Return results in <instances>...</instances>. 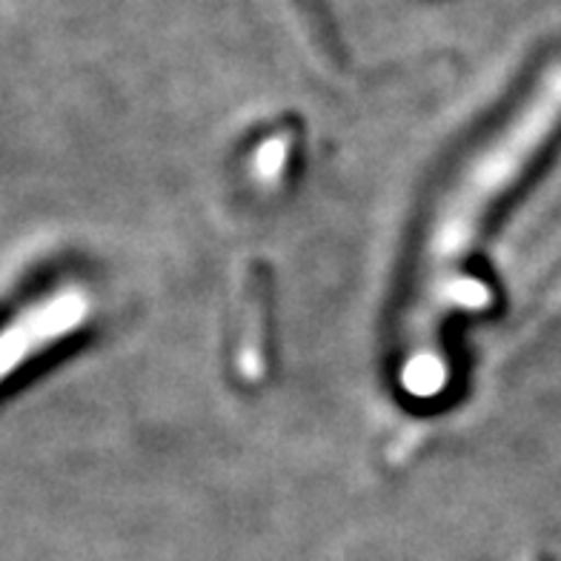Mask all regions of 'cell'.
I'll return each mask as SVG.
<instances>
[{
    "mask_svg": "<svg viewBox=\"0 0 561 561\" xmlns=\"http://www.w3.org/2000/svg\"><path fill=\"white\" fill-rule=\"evenodd\" d=\"M89 316V296L83 289H58L53 296L23 307L7 327H0V385L18 369L67 335H72Z\"/></svg>",
    "mask_w": 561,
    "mask_h": 561,
    "instance_id": "obj_2",
    "label": "cell"
},
{
    "mask_svg": "<svg viewBox=\"0 0 561 561\" xmlns=\"http://www.w3.org/2000/svg\"><path fill=\"white\" fill-rule=\"evenodd\" d=\"M561 126V60L550 64L518 110L467 158L438 201L421 247L419 273L401 324L399 381L415 399H433L447 387L442 327L453 312L479 310L488 287L465 273L484 218L510 186L525 175Z\"/></svg>",
    "mask_w": 561,
    "mask_h": 561,
    "instance_id": "obj_1",
    "label": "cell"
}]
</instances>
